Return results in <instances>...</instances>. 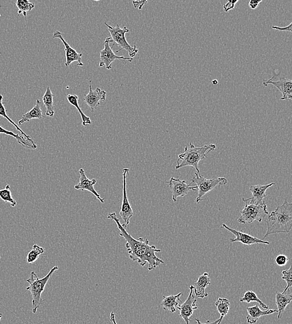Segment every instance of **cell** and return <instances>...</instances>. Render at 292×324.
I'll return each mask as SVG.
<instances>
[{
  "mask_svg": "<svg viewBox=\"0 0 292 324\" xmlns=\"http://www.w3.org/2000/svg\"><path fill=\"white\" fill-rule=\"evenodd\" d=\"M2 316H3V314H0V322H1Z\"/></svg>",
  "mask_w": 292,
  "mask_h": 324,
  "instance_id": "cell-41",
  "label": "cell"
},
{
  "mask_svg": "<svg viewBox=\"0 0 292 324\" xmlns=\"http://www.w3.org/2000/svg\"><path fill=\"white\" fill-rule=\"evenodd\" d=\"M217 310L221 314V316L225 317L229 313L230 309V302L228 299L219 298L215 303Z\"/></svg>",
  "mask_w": 292,
  "mask_h": 324,
  "instance_id": "cell-30",
  "label": "cell"
},
{
  "mask_svg": "<svg viewBox=\"0 0 292 324\" xmlns=\"http://www.w3.org/2000/svg\"><path fill=\"white\" fill-rule=\"evenodd\" d=\"M3 96L0 95V116L4 118H6L8 120V122L12 123V125H13L14 127H16L17 130H18L19 132H20L21 135L24 136V137L26 138L27 140L29 141V142L33 144L34 146H36L35 142H34L33 140L31 139V138L29 137V135H26L25 133L23 132V130L21 129L20 128L18 127V125H16V123L13 122V120H11V118L8 117V115H7L6 110L5 108H4V104L3 103Z\"/></svg>",
  "mask_w": 292,
  "mask_h": 324,
  "instance_id": "cell-24",
  "label": "cell"
},
{
  "mask_svg": "<svg viewBox=\"0 0 292 324\" xmlns=\"http://www.w3.org/2000/svg\"><path fill=\"white\" fill-rule=\"evenodd\" d=\"M182 295L183 293H180L177 295L163 296L161 305H162L165 311H168L171 312V313H175L179 308L180 303H182L180 299V297Z\"/></svg>",
  "mask_w": 292,
  "mask_h": 324,
  "instance_id": "cell-21",
  "label": "cell"
},
{
  "mask_svg": "<svg viewBox=\"0 0 292 324\" xmlns=\"http://www.w3.org/2000/svg\"><path fill=\"white\" fill-rule=\"evenodd\" d=\"M0 134L12 136V137L15 138L17 142L24 147L31 148V149H36L37 148V146H34L33 144H31L24 136L16 134V133L11 132V131L4 129L1 126H0Z\"/></svg>",
  "mask_w": 292,
  "mask_h": 324,
  "instance_id": "cell-26",
  "label": "cell"
},
{
  "mask_svg": "<svg viewBox=\"0 0 292 324\" xmlns=\"http://www.w3.org/2000/svg\"><path fill=\"white\" fill-rule=\"evenodd\" d=\"M190 293L187 300L182 303L178 308L180 311V318L184 321L187 324H189L190 318H192L194 311L198 309L196 304L197 300L195 295L194 289L193 285L190 286Z\"/></svg>",
  "mask_w": 292,
  "mask_h": 324,
  "instance_id": "cell-11",
  "label": "cell"
},
{
  "mask_svg": "<svg viewBox=\"0 0 292 324\" xmlns=\"http://www.w3.org/2000/svg\"><path fill=\"white\" fill-rule=\"evenodd\" d=\"M292 295L291 291L288 290L286 293H277L276 296V304L278 311L277 319H281L286 307L291 303Z\"/></svg>",
  "mask_w": 292,
  "mask_h": 324,
  "instance_id": "cell-20",
  "label": "cell"
},
{
  "mask_svg": "<svg viewBox=\"0 0 292 324\" xmlns=\"http://www.w3.org/2000/svg\"><path fill=\"white\" fill-rule=\"evenodd\" d=\"M79 174H80V179L78 184L75 185L74 189L76 190H81V191H88L93 194L98 201L104 204L105 199H102L96 190L94 189V185L96 184L97 180L96 179H89L86 176L85 171L83 169L79 170Z\"/></svg>",
  "mask_w": 292,
  "mask_h": 324,
  "instance_id": "cell-15",
  "label": "cell"
},
{
  "mask_svg": "<svg viewBox=\"0 0 292 324\" xmlns=\"http://www.w3.org/2000/svg\"><path fill=\"white\" fill-rule=\"evenodd\" d=\"M107 219L113 220L119 230V236L123 237L126 241L125 247L129 254V258L133 261H137L141 266H145L148 263V270H154L164 261L158 258L156 253H160L161 249L156 248L154 245H150L149 241L143 237L136 239L128 233L122 224L120 223L115 212L108 214Z\"/></svg>",
  "mask_w": 292,
  "mask_h": 324,
  "instance_id": "cell-1",
  "label": "cell"
},
{
  "mask_svg": "<svg viewBox=\"0 0 292 324\" xmlns=\"http://www.w3.org/2000/svg\"><path fill=\"white\" fill-rule=\"evenodd\" d=\"M16 4L18 8V14H23V15L25 17L27 15V13L28 11H31L35 7V4L31 3L28 0H18L16 2Z\"/></svg>",
  "mask_w": 292,
  "mask_h": 324,
  "instance_id": "cell-29",
  "label": "cell"
},
{
  "mask_svg": "<svg viewBox=\"0 0 292 324\" xmlns=\"http://www.w3.org/2000/svg\"><path fill=\"white\" fill-rule=\"evenodd\" d=\"M238 0L236 1H232V0H229L226 4H224L223 6L224 11L227 13V12L235 8L236 4L238 3Z\"/></svg>",
  "mask_w": 292,
  "mask_h": 324,
  "instance_id": "cell-34",
  "label": "cell"
},
{
  "mask_svg": "<svg viewBox=\"0 0 292 324\" xmlns=\"http://www.w3.org/2000/svg\"><path fill=\"white\" fill-rule=\"evenodd\" d=\"M267 230L262 240L270 234L289 233L292 227V204L286 200L269 215L266 221Z\"/></svg>",
  "mask_w": 292,
  "mask_h": 324,
  "instance_id": "cell-2",
  "label": "cell"
},
{
  "mask_svg": "<svg viewBox=\"0 0 292 324\" xmlns=\"http://www.w3.org/2000/svg\"><path fill=\"white\" fill-rule=\"evenodd\" d=\"M212 83L214 85H216L217 84H218V81H217L216 79H214V80L212 81Z\"/></svg>",
  "mask_w": 292,
  "mask_h": 324,
  "instance_id": "cell-40",
  "label": "cell"
},
{
  "mask_svg": "<svg viewBox=\"0 0 292 324\" xmlns=\"http://www.w3.org/2000/svg\"><path fill=\"white\" fill-rule=\"evenodd\" d=\"M107 93L101 90L99 88L93 91L92 89L91 80L89 81V92L88 95L84 96L83 101L91 108V112L94 110L100 105V101H105Z\"/></svg>",
  "mask_w": 292,
  "mask_h": 324,
  "instance_id": "cell-13",
  "label": "cell"
},
{
  "mask_svg": "<svg viewBox=\"0 0 292 324\" xmlns=\"http://www.w3.org/2000/svg\"><path fill=\"white\" fill-rule=\"evenodd\" d=\"M67 99H68L69 103H70L72 106H74V107L78 110L79 112L80 113L81 116L82 123H83V126L91 125L92 123L91 118L85 115V113L83 112V110H82L80 107H79L78 96L76 95H68L67 96Z\"/></svg>",
  "mask_w": 292,
  "mask_h": 324,
  "instance_id": "cell-25",
  "label": "cell"
},
{
  "mask_svg": "<svg viewBox=\"0 0 292 324\" xmlns=\"http://www.w3.org/2000/svg\"><path fill=\"white\" fill-rule=\"evenodd\" d=\"M216 146L212 143L205 145L203 147H197L190 143V148L185 147L184 152L178 155L176 170L185 167H192L195 168L197 174H200L198 164L200 161L207 158V155L209 152L214 151Z\"/></svg>",
  "mask_w": 292,
  "mask_h": 324,
  "instance_id": "cell-3",
  "label": "cell"
},
{
  "mask_svg": "<svg viewBox=\"0 0 292 324\" xmlns=\"http://www.w3.org/2000/svg\"><path fill=\"white\" fill-rule=\"evenodd\" d=\"M222 227H224L225 229H227V231H229L234 234L236 236V238L230 239V242H240L242 244H244V245L249 246L252 245V244H269L270 242L268 241H264L261 239L257 238L256 237L251 236L249 234L245 233L242 231H237V230L231 228L229 226H227L226 224H222Z\"/></svg>",
  "mask_w": 292,
  "mask_h": 324,
  "instance_id": "cell-14",
  "label": "cell"
},
{
  "mask_svg": "<svg viewBox=\"0 0 292 324\" xmlns=\"http://www.w3.org/2000/svg\"><path fill=\"white\" fill-rule=\"evenodd\" d=\"M113 42L111 37H108L105 39L104 41V48L101 50L100 52V63L99 67L102 68L103 66H105L106 69H111L112 68V64L113 61L115 60H123L128 61L130 63H132L133 59L130 58H126L124 56H118L113 53V46H110V43Z\"/></svg>",
  "mask_w": 292,
  "mask_h": 324,
  "instance_id": "cell-8",
  "label": "cell"
},
{
  "mask_svg": "<svg viewBox=\"0 0 292 324\" xmlns=\"http://www.w3.org/2000/svg\"><path fill=\"white\" fill-rule=\"evenodd\" d=\"M53 38H58L60 39L61 41L63 42L64 47H65V52H66V62L65 63L66 67H69L71 64L74 62L78 61V65L79 66H83L84 64L82 63V57H83V54L78 53V52L75 50V49L72 48V47L69 45L65 39L62 35L61 32L58 31H54L53 34Z\"/></svg>",
  "mask_w": 292,
  "mask_h": 324,
  "instance_id": "cell-16",
  "label": "cell"
},
{
  "mask_svg": "<svg viewBox=\"0 0 292 324\" xmlns=\"http://www.w3.org/2000/svg\"><path fill=\"white\" fill-rule=\"evenodd\" d=\"M104 24L107 27L108 31L110 34V37L112 38L113 41L117 44L118 46L117 53L124 49L129 54L130 58L133 59L134 58L138 52L137 46H136V44L135 43L134 46L133 47L131 46L125 38V34L129 32V29L126 26L123 27V28H121L118 24L113 27L108 25L107 23H104Z\"/></svg>",
  "mask_w": 292,
  "mask_h": 324,
  "instance_id": "cell-6",
  "label": "cell"
},
{
  "mask_svg": "<svg viewBox=\"0 0 292 324\" xmlns=\"http://www.w3.org/2000/svg\"><path fill=\"white\" fill-rule=\"evenodd\" d=\"M147 3V1H133V4L135 8H138L139 10L142 9L143 6Z\"/></svg>",
  "mask_w": 292,
  "mask_h": 324,
  "instance_id": "cell-37",
  "label": "cell"
},
{
  "mask_svg": "<svg viewBox=\"0 0 292 324\" xmlns=\"http://www.w3.org/2000/svg\"><path fill=\"white\" fill-rule=\"evenodd\" d=\"M110 321L111 323H112L113 324H117L115 319V314L113 313V312H112V313H110Z\"/></svg>",
  "mask_w": 292,
  "mask_h": 324,
  "instance_id": "cell-39",
  "label": "cell"
},
{
  "mask_svg": "<svg viewBox=\"0 0 292 324\" xmlns=\"http://www.w3.org/2000/svg\"><path fill=\"white\" fill-rule=\"evenodd\" d=\"M0 198L4 202L9 203L12 207L16 206V202L12 197L10 186L9 185H6L5 188L3 190H0Z\"/></svg>",
  "mask_w": 292,
  "mask_h": 324,
  "instance_id": "cell-31",
  "label": "cell"
},
{
  "mask_svg": "<svg viewBox=\"0 0 292 324\" xmlns=\"http://www.w3.org/2000/svg\"><path fill=\"white\" fill-rule=\"evenodd\" d=\"M129 172V169H123V197L122 205L120 212V216L123 221L122 226L124 228H127L130 224V220L133 215L132 206L128 200L127 194V177Z\"/></svg>",
  "mask_w": 292,
  "mask_h": 324,
  "instance_id": "cell-9",
  "label": "cell"
},
{
  "mask_svg": "<svg viewBox=\"0 0 292 324\" xmlns=\"http://www.w3.org/2000/svg\"><path fill=\"white\" fill-rule=\"evenodd\" d=\"M292 23H291V24H289V26H287L286 27H284V28H280V27L278 26H272V28L274 29H276V30H278V31H289L291 32L292 31Z\"/></svg>",
  "mask_w": 292,
  "mask_h": 324,
  "instance_id": "cell-38",
  "label": "cell"
},
{
  "mask_svg": "<svg viewBox=\"0 0 292 324\" xmlns=\"http://www.w3.org/2000/svg\"><path fill=\"white\" fill-rule=\"evenodd\" d=\"M289 258L284 254H280V255L277 256L276 258V263L277 266H284L286 265L287 262L289 261Z\"/></svg>",
  "mask_w": 292,
  "mask_h": 324,
  "instance_id": "cell-33",
  "label": "cell"
},
{
  "mask_svg": "<svg viewBox=\"0 0 292 324\" xmlns=\"http://www.w3.org/2000/svg\"><path fill=\"white\" fill-rule=\"evenodd\" d=\"M262 1V0H259V1H257V0H251V1H249V6L252 9H256L258 8L259 4L261 3Z\"/></svg>",
  "mask_w": 292,
  "mask_h": 324,
  "instance_id": "cell-36",
  "label": "cell"
},
{
  "mask_svg": "<svg viewBox=\"0 0 292 324\" xmlns=\"http://www.w3.org/2000/svg\"><path fill=\"white\" fill-rule=\"evenodd\" d=\"M40 100H37L34 107L22 116L21 119L18 121V124L22 125L24 123L29 122L32 119H41V118H46L45 116L43 115Z\"/></svg>",
  "mask_w": 292,
  "mask_h": 324,
  "instance_id": "cell-22",
  "label": "cell"
},
{
  "mask_svg": "<svg viewBox=\"0 0 292 324\" xmlns=\"http://www.w3.org/2000/svg\"><path fill=\"white\" fill-rule=\"evenodd\" d=\"M54 96L50 88L48 86L45 94L43 96V101L44 107L46 108V115L50 117H53L54 115Z\"/></svg>",
  "mask_w": 292,
  "mask_h": 324,
  "instance_id": "cell-23",
  "label": "cell"
},
{
  "mask_svg": "<svg viewBox=\"0 0 292 324\" xmlns=\"http://www.w3.org/2000/svg\"><path fill=\"white\" fill-rule=\"evenodd\" d=\"M282 279L286 282L287 286L284 289V291L282 293H286V292L289 290L290 288L292 286V266L290 267L287 270L282 271Z\"/></svg>",
  "mask_w": 292,
  "mask_h": 324,
  "instance_id": "cell-32",
  "label": "cell"
},
{
  "mask_svg": "<svg viewBox=\"0 0 292 324\" xmlns=\"http://www.w3.org/2000/svg\"><path fill=\"white\" fill-rule=\"evenodd\" d=\"M262 84L264 86L269 85L275 86L282 93L281 100H289L292 98V81L289 79L282 77L278 80L273 81L272 78L269 80L264 79Z\"/></svg>",
  "mask_w": 292,
  "mask_h": 324,
  "instance_id": "cell-12",
  "label": "cell"
},
{
  "mask_svg": "<svg viewBox=\"0 0 292 324\" xmlns=\"http://www.w3.org/2000/svg\"><path fill=\"white\" fill-rule=\"evenodd\" d=\"M0 259H1V256H0Z\"/></svg>",
  "mask_w": 292,
  "mask_h": 324,
  "instance_id": "cell-42",
  "label": "cell"
},
{
  "mask_svg": "<svg viewBox=\"0 0 292 324\" xmlns=\"http://www.w3.org/2000/svg\"><path fill=\"white\" fill-rule=\"evenodd\" d=\"M195 184L196 185L197 190H198V195L196 199L197 204H199L202 200H206L203 199L205 195L208 194L209 192L214 190L217 186L225 185L227 184V180L225 178L219 177L217 179H206L201 176V174H197L195 173L193 177L191 184Z\"/></svg>",
  "mask_w": 292,
  "mask_h": 324,
  "instance_id": "cell-7",
  "label": "cell"
},
{
  "mask_svg": "<svg viewBox=\"0 0 292 324\" xmlns=\"http://www.w3.org/2000/svg\"><path fill=\"white\" fill-rule=\"evenodd\" d=\"M59 267L55 266L53 267L49 272L48 274L43 278L39 279L38 276L34 271H31L30 277L27 279V283H28L29 286L26 288V290L30 292L33 298V309L32 312L33 314H36L37 310L40 307L43 300L41 298V294L43 293L44 289L49 279L51 278L52 275L54 272L58 270Z\"/></svg>",
  "mask_w": 292,
  "mask_h": 324,
  "instance_id": "cell-4",
  "label": "cell"
},
{
  "mask_svg": "<svg viewBox=\"0 0 292 324\" xmlns=\"http://www.w3.org/2000/svg\"><path fill=\"white\" fill-rule=\"evenodd\" d=\"M211 284V279L209 273H204L199 277L197 281L193 285L195 296L200 299H203L208 296L206 293V289Z\"/></svg>",
  "mask_w": 292,
  "mask_h": 324,
  "instance_id": "cell-17",
  "label": "cell"
},
{
  "mask_svg": "<svg viewBox=\"0 0 292 324\" xmlns=\"http://www.w3.org/2000/svg\"><path fill=\"white\" fill-rule=\"evenodd\" d=\"M247 311L248 313V316L246 317L247 323L249 324H256L262 316L278 313V311L274 310V309H267L266 311H262L258 304L247 308Z\"/></svg>",
  "mask_w": 292,
  "mask_h": 324,
  "instance_id": "cell-18",
  "label": "cell"
},
{
  "mask_svg": "<svg viewBox=\"0 0 292 324\" xmlns=\"http://www.w3.org/2000/svg\"><path fill=\"white\" fill-rule=\"evenodd\" d=\"M275 183H271L267 185H255L250 187V191L252 193V197L247 199L252 200L256 203L264 202V198L267 197L266 192L270 187L273 186Z\"/></svg>",
  "mask_w": 292,
  "mask_h": 324,
  "instance_id": "cell-19",
  "label": "cell"
},
{
  "mask_svg": "<svg viewBox=\"0 0 292 324\" xmlns=\"http://www.w3.org/2000/svg\"><path fill=\"white\" fill-rule=\"evenodd\" d=\"M240 302L241 303H246L249 304L252 303V302H256L262 306V308L264 309H268V306L266 305V304L264 303L261 299H260L256 293L252 291H247L246 293L244 294L243 297L242 298L240 299Z\"/></svg>",
  "mask_w": 292,
  "mask_h": 324,
  "instance_id": "cell-27",
  "label": "cell"
},
{
  "mask_svg": "<svg viewBox=\"0 0 292 324\" xmlns=\"http://www.w3.org/2000/svg\"><path fill=\"white\" fill-rule=\"evenodd\" d=\"M44 253V249L38 244H34L33 248L27 256V263L33 264L38 260L39 257Z\"/></svg>",
  "mask_w": 292,
  "mask_h": 324,
  "instance_id": "cell-28",
  "label": "cell"
},
{
  "mask_svg": "<svg viewBox=\"0 0 292 324\" xmlns=\"http://www.w3.org/2000/svg\"><path fill=\"white\" fill-rule=\"evenodd\" d=\"M168 187L170 188L172 194L173 202H177L178 197L186 196L190 191H196L197 187H191V184L188 185L185 180L171 178L169 181L167 182Z\"/></svg>",
  "mask_w": 292,
  "mask_h": 324,
  "instance_id": "cell-10",
  "label": "cell"
},
{
  "mask_svg": "<svg viewBox=\"0 0 292 324\" xmlns=\"http://www.w3.org/2000/svg\"><path fill=\"white\" fill-rule=\"evenodd\" d=\"M223 318V317L221 316V318H220L219 319H217L216 321L212 322V323H211V322H210V321L207 320L206 323H202L201 322L199 321V319H195V321L196 322V324H220L221 323V322Z\"/></svg>",
  "mask_w": 292,
  "mask_h": 324,
  "instance_id": "cell-35",
  "label": "cell"
},
{
  "mask_svg": "<svg viewBox=\"0 0 292 324\" xmlns=\"http://www.w3.org/2000/svg\"><path fill=\"white\" fill-rule=\"evenodd\" d=\"M246 203L244 209L241 210V216L239 217V223L251 224L255 221L261 222L269 214L266 202L256 203L252 200L242 199Z\"/></svg>",
  "mask_w": 292,
  "mask_h": 324,
  "instance_id": "cell-5",
  "label": "cell"
}]
</instances>
